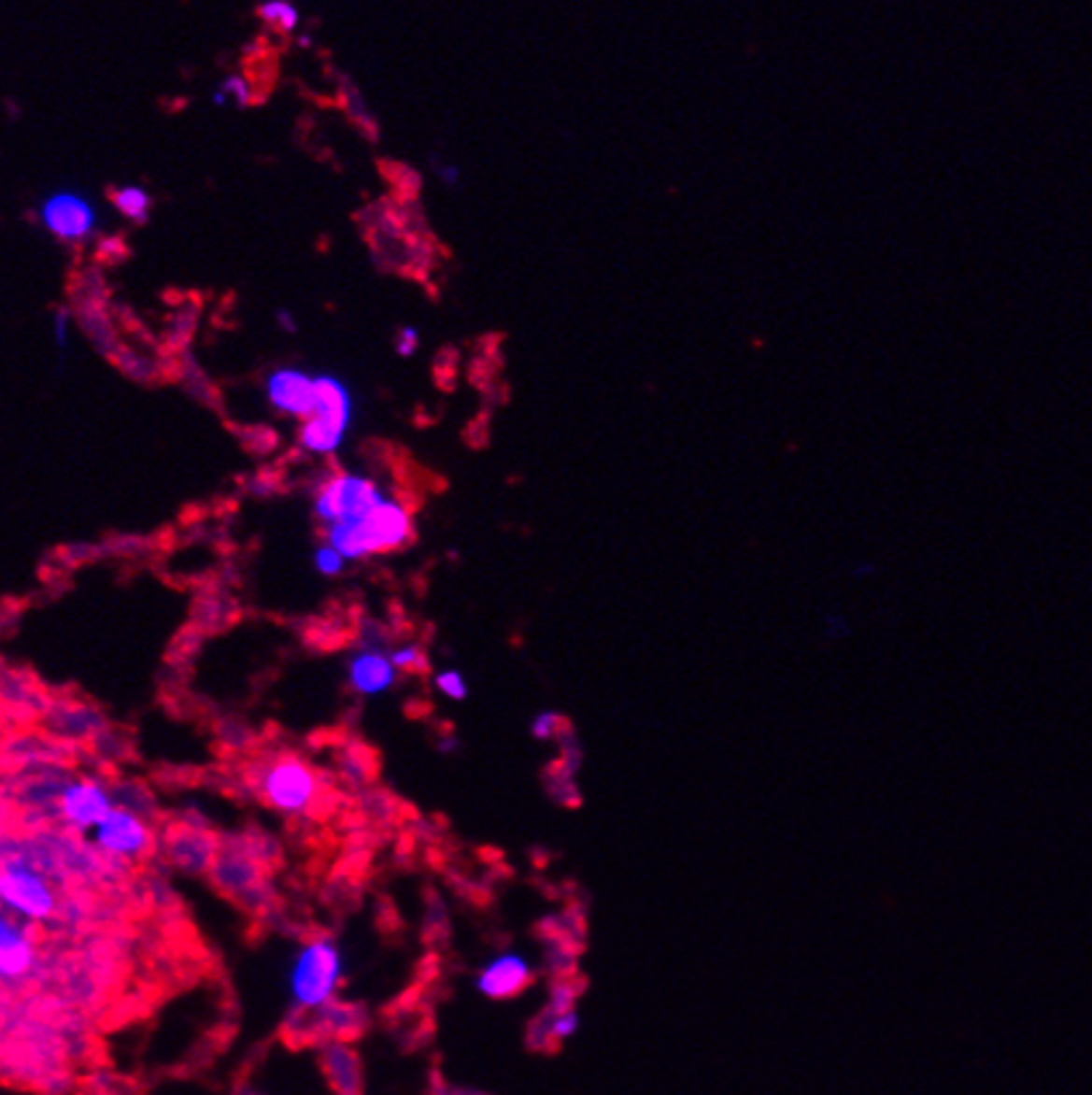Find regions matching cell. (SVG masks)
Listing matches in <instances>:
<instances>
[{"mask_svg": "<svg viewBox=\"0 0 1092 1095\" xmlns=\"http://www.w3.org/2000/svg\"><path fill=\"white\" fill-rule=\"evenodd\" d=\"M329 547H334L345 560L388 552L401 547L411 536L408 512L395 502H379L372 512H366L359 520L329 525Z\"/></svg>", "mask_w": 1092, "mask_h": 1095, "instance_id": "1", "label": "cell"}, {"mask_svg": "<svg viewBox=\"0 0 1092 1095\" xmlns=\"http://www.w3.org/2000/svg\"><path fill=\"white\" fill-rule=\"evenodd\" d=\"M343 981V952L332 939H310L290 968V998L300 1011H324Z\"/></svg>", "mask_w": 1092, "mask_h": 1095, "instance_id": "2", "label": "cell"}, {"mask_svg": "<svg viewBox=\"0 0 1092 1095\" xmlns=\"http://www.w3.org/2000/svg\"><path fill=\"white\" fill-rule=\"evenodd\" d=\"M261 793L281 815H300L316 802L319 780L303 759L281 756L262 769Z\"/></svg>", "mask_w": 1092, "mask_h": 1095, "instance_id": "3", "label": "cell"}, {"mask_svg": "<svg viewBox=\"0 0 1092 1095\" xmlns=\"http://www.w3.org/2000/svg\"><path fill=\"white\" fill-rule=\"evenodd\" d=\"M0 897L14 916L24 920H49L56 913V894L40 870L24 860H8L0 875Z\"/></svg>", "mask_w": 1092, "mask_h": 1095, "instance_id": "4", "label": "cell"}, {"mask_svg": "<svg viewBox=\"0 0 1092 1095\" xmlns=\"http://www.w3.org/2000/svg\"><path fill=\"white\" fill-rule=\"evenodd\" d=\"M379 502H385V499L372 480L353 477V475H337L319 493L316 512L326 525L350 523V520L363 518L366 512H372Z\"/></svg>", "mask_w": 1092, "mask_h": 1095, "instance_id": "5", "label": "cell"}, {"mask_svg": "<svg viewBox=\"0 0 1092 1095\" xmlns=\"http://www.w3.org/2000/svg\"><path fill=\"white\" fill-rule=\"evenodd\" d=\"M115 796L93 777H80L62 788L59 793V818L78 833L96 831L104 819L115 812Z\"/></svg>", "mask_w": 1092, "mask_h": 1095, "instance_id": "6", "label": "cell"}, {"mask_svg": "<svg viewBox=\"0 0 1092 1095\" xmlns=\"http://www.w3.org/2000/svg\"><path fill=\"white\" fill-rule=\"evenodd\" d=\"M96 846L104 854H112L120 860H135L144 857L151 846V831L147 819L138 818L135 812L125 806H115V812L98 825Z\"/></svg>", "mask_w": 1092, "mask_h": 1095, "instance_id": "7", "label": "cell"}, {"mask_svg": "<svg viewBox=\"0 0 1092 1095\" xmlns=\"http://www.w3.org/2000/svg\"><path fill=\"white\" fill-rule=\"evenodd\" d=\"M531 979H533V971L522 955L502 952L483 965L475 984H477L480 995H486L489 1000H509L520 995L522 989L531 984Z\"/></svg>", "mask_w": 1092, "mask_h": 1095, "instance_id": "8", "label": "cell"}, {"mask_svg": "<svg viewBox=\"0 0 1092 1095\" xmlns=\"http://www.w3.org/2000/svg\"><path fill=\"white\" fill-rule=\"evenodd\" d=\"M398 679V669L392 666L390 653H382L375 647H366L350 658L347 663V682L363 698H376L392 690Z\"/></svg>", "mask_w": 1092, "mask_h": 1095, "instance_id": "9", "label": "cell"}, {"mask_svg": "<svg viewBox=\"0 0 1092 1095\" xmlns=\"http://www.w3.org/2000/svg\"><path fill=\"white\" fill-rule=\"evenodd\" d=\"M43 223L62 239H82L93 229L96 215L82 196L53 194L43 202Z\"/></svg>", "mask_w": 1092, "mask_h": 1095, "instance_id": "10", "label": "cell"}, {"mask_svg": "<svg viewBox=\"0 0 1092 1095\" xmlns=\"http://www.w3.org/2000/svg\"><path fill=\"white\" fill-rule=\"evenodd\" d=\"M35 958V936L27 926L19 920L3 917L0 923V974L3 979H21L33 971Z\"/></svg>", "mask_w": 1092, "mask_h": 1095, "instance_id": "11", "label": "cell"}, {"mask_svg": "<svg viewBox=\"0 0 1092 1095\" xmlns=\"http://www.w3.org/2000/svg\"><path fill=\"white\" fill-rule=\"evenodd\" d=\"M268 398L281 411L310 420L313 414V379L297 369H281L268 379Z\"/></svg>", "mask_w": 1092, "mask_h": 1095, "instance_id": "12", "label": "cell"}, {"mask_svg": "<svg viewBox=\"0 0 1092 1095\" xmlns=\"http://www.w3.org/2000/svg\"><path fill=\"white\" fill-rule=\"evenodd\" d=\"M310 420H321L326 425L337 427L345 433L350 422V395L334 377H316L313 379V414Z\"/></svg>", "mask_w": 1092, "mask_h": 1095, "instance_id": "13", "label": "cell"}, {"mask_svg": "<svg viewBox=\"0 0 1092 1095\" xmlns=\"http://www.w3.org/2000/svg\"><path fill=\"white\" fill-rule=\"evenodd\" d=\"M183 835H176V844H173V857L176 862L189 870H202V867L210 865L212 860V844L202 833L194 831H180Z\"/></svg>", "mask_w": 1092, "mask_h": 1095, "instance_id": "14", "label": "cell"}, {"mask_svg": "<svg viewBox=\"0 0 1092 1095\" xmlns=\"http://www.w3.org/2000/svg\"><path fill=\"white\" fill-rule=\"evenodd\" d=\"M80 324L82 329L91 334V340H93L104 353H117V350H120V348H117L115 334H112V327H109L106 316H104V311H101L98 306H82Z\"/></svg>", "mask_w": 1092, "mask_h": 1095, "instance_id": "15", "label": "cell"}, {"mask_svg": "<svg viewBox=\"0 0 1092 1095\" xmlns=\"http://www.w3.org/2000/svg\"><path fill=\"white\" fill-rule=\"evenodd\" d=\"M343 435L345 433H340L337 427L326 425L321 420H305V425L300 430L303 446L310 448V451H319V454L334 451L340 446V441H343Z\"/></svg>", "mask_w": 1092, "mask_h": 1095, "instance_id": "16", "label": "cell"}, {"mask_svg": "<svg viewBox=\"0 0 1092 1095\" xmlns=\"http://www.w3.org/2000/svg\"><path fill=\"white\" fill-rule=\"evenodd\" d=\"M115 205L120 213H125L128 218H133V220H138V223H144L149 215V205H151V199H149V194L144 192V189H135V186H125V189H120V192H115Z\"/></svg>", "mask_w": 1092, "mask_h": 1095, "instance_id": "17", "label": "cell"}, {"mask_svg": "<svg viewBox=\"0 0 1092 1095\" xmlns=\"http://www.w3.org/2000/svg\"><path fill=\"white\" fill-rule=\"evenodd\" d=\"M435 690L441 692L443 698H448V701H464L467 692H470L467 679H464V674L459 669L438 671V674H435Z\"/></svg>", "mask_w": 1092, "mask_h": 1095, "instance_id": "18", "label": "cell"}, {"mask_svg": "<svg viewBox=\"0 0 1092 1095\" xmlns=\"http://www.w3.org/2000/svg\"><path fill=\"white\" fill-rule=\"evenodd\" d=\"M390 661L398 671H417L424 666V655L417 645H401L390 650Z\"/></svg>", "mask_w": 1092, "mask_h": 1095, "instance_id": "19", "label": "cell"}, {"mask_svg": "<svg viewBox=\"0 0 1092 1095\" xmlns=\"http://www.w3.org/2000/svg\"><path fill=\"white\" fill-rule=\"evenodd\" d=\"M313 562H316V571L324 573V576H337V573H343L345 568V557L334 549V547H321V549H316V557H313Z\"/></svg>", "mask_w": 1092, "mask_h": 1095, "instance_id": "20", "label": "cell"}, {"mask_svg": "<svg viewBox=\"0 0 1092 1095\" xmlns=\"http://www.w3.org/2000/svg\"><path fill=\"white\" fill-rule=\"evenodd\" d=\"M562 727H565V721H562L560 714H555V711H544V714H538L536 719H533V735H536L538 740H546V737L560 735Z\"/></svg>", "mask_w": 1092, "mask_h": 1095, "instance_id": "21", "label": "cell"}, {"mask_svg": "<svg viewBox=\"0 0 1092 1095\" xmlns=\"http://www.w3.org/2000/svg\"><path fill=\"white\" fill-rule=\"evenodd\" d=\"M117 363H122V369L131 377H149V372H151V366H149L147 361L131 356L128 350H117Z\"/></svg>", "mask_w": 1092, "mask_h": 1095, "instance_id": "22", "label": "cell"}, {"mask_svg": "<svg viewBox=\"0 0 1092 1095\" xmlns=\"http://www.w3.org/2000/svg\"><path fill=\"white\" fill-rule=\"evenodd\" d=\"M252 435H255V441H247V446L252 448V451H268V448H274L277 446V433L274 430H265V427H252L249 430Z\"/></svg>", "mask_w": 1092, "mask_h": 1095, "instance_id": "23", "label": "cell"}, {"mask_svg": "<svg viewBox=\"0 0 1092 1095\" xmlns=\"http://www.w3.org/2000/svg\"><path fill=\"white\" fill-rule=\"evenodd\" d=\"M223 91H226V93H234V96L239 98V104H247V101H249V88H247L245 78H229V80L223 82Z\"/></svg>", "mask_w": 1092, "mask_h": 1095, "instance_id": "24", "label": "cell"}, {"mask_svg": "<svg viewBox=\"0 0 1092 1095\" xmlns=\"http://www.w3.org/2000/svg\"><path fill=\"white\" fill-rule=\"evenodd\" d=\"M278 24H281V30H294V24H297V8L294 6H284V11H281V19H278Z\"/></svg>", "mask_w": 1092, "mask_h": 1095, "instance_id": "25", "label": "cell"}, {"mask_svg": "<svg viewBox=\"0 0 1092 1095\" xmlns=\"http://www.w3.org/2000/svg\"><path fill=\"white\" fill-rule=\"evenodd\" d=\"M414 343H417V332H414V329H406V332H404V340L398 343L401 353H404V356H408V353H411V348H414Z\"/></svg>", "mask_w": 1092, "mask_h": 1095, "instance_id": "26", "label": "cell"}, {"mask_svg": "<svg viewBox=\"0 0 1092 1095\" xmlns=\"http://www.w3.org/2000/svg\"><path fill=\"white\" fill-rule=\"evenodd\" d=\"M66 321V313L59 311V316H56V340H59V345H64V324Z\"/></svg>", "mask_w": 1092, "mask_h": 1095, "instance_id": "27", "label": "cell"}]
</instances>
